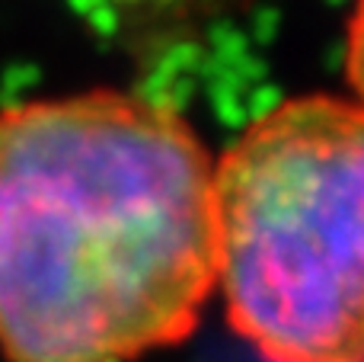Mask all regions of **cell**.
<instances>
[{
    "label": "cell",
    "instance_id": "cell-1",
    "mask_svg": "<svg viewBox=\"0 0 364 362\" xmlns=\"http://www.w3.org/2000/svg\"><path fill=\"white\" fill-rule=\"evenodd\" d=\"M214 160L157 100L83 90L0 109V356L134 362L214 295Z\"/></svg>",
    "mask_w": 364,
    "mask_h": 362
},
{
    "label": "cell",
    "instance_id": "cell-2",
    "mask_svg": "<svg viewBox=\"0 0 364 362\" xmlns=\"http://www.w3.org/2000/svg\"><path fill=\"white\" fill-rule=\"evenodd\" d=\"M214 292L262 362H364V106L282 100L214 164Z\"/></svg>",
    "mask_w": 364,
    "mask_h": 362
},
{
    "label": "cell",
    "instance_id": "cell-3",
    "mask_svg": "<svg viewBox=\"0 0 364 362\" xmlns=\"http://www.w3.org/2000/svg\"><path fill=\"white\" fill-rule=\"evenodd\" d=\"M346 77L355 90V100L364 106V0H358L348 19V42H346Z\"/></svg>",
    "mask_w": 364,
    "mask_h": 362
}]
</instances>
